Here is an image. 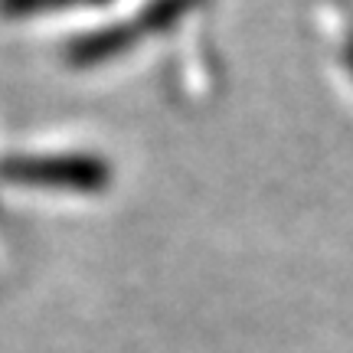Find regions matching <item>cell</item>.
I'll list each match as a JSON object with an SVG mask.
<instances>
[{
  "label": "cell",
  "instance_id": "6da1fadb",
  "mask_svg": "<svg viewBox=\"0 0 353 353\" xmlns=\"http://www.w3.org/2000/svg\"><path fill=\"white\" fill-rule=\"evenodd\" d=\"M0 180L17 187L101 193L112 187V164L88 151L63 154H10L0 161Z\"/></svg>",
  "mask_w": 353,
  "mask_h": 353
},
{
  "label": "cell",
  "instance_id": "7a4b0ae2",
  "mask_svg": "<svg viewBox=\"0 0 353 353\" xmlns=\"http://www.w3.org/2000/svg\"><path fill=\"white\" fill-rule=\"evenodd\" d=\"M141 26L125 23V20H114V23L95 26V30H85L65 43V63L76 65V69H95V65L108 63V59H118L125 56L134 43H138Z\"/></svg>",
  "mask_w": 353,
  "mask_h": 353
},
{
  "label": "cell",
  "instance_id": "277c9868",
  "mask_svg": "<svg viewBox=\"0 0 353 353\" xmlns=\"http://www.w3.org/2000/svg\"><path fill=\"white\" fill-rule=\"evenodd\" d=\"M105 0H0L3 17H43L56 10H72V7H99Z\"/></svg>",
  "mask_w": 353,
  "mask_h": 353
},
{
  "label": "cell",
  "instance_id": "5b68a950",
  "mask_svg": "<svg viewBox=\"0 0 353 353\" xmlns=\"http://www.w3.org/2000/svg\"><path fill=\"white\" fill-rule=\"evenodd\" d=\"M343 65H347V72H350V79H353V39L343 46Z\"/></svg>",
  "mask_w": 353,
  "mask_h": 353
},
{
  "label": "cell",
  "instance_id": "3957f363",
  "mask_svg": "<svg viewBox=\"0 0 353 353\" xmlns=\"http://www.w3.org/2000/svg\"><path fill=\"white\" fill-rule=\"evenodd\" d=\"M203 0H151L144 10H141V26L148 30H167L176 20H183L193 7H200Z\"/></svg>",
  "mask_w": 353,
  "mask_h": 353
}]
</instances>
